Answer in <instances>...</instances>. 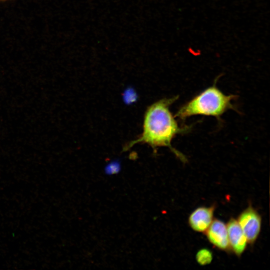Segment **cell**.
Here are the masks:
<instances>
[{
    "instance_id": "obj_1",
    "label": "cell",
    "mask_w": 270,
    "mask_h": 270,
    "mask_svg": "<svg viewBox=\"0 0 270 270\" xmlns=\"http://www.w3.org/2000/svg\"><path fill=\"white\" fill-rule=\"evenodd\" d=\"M178 99V96L164 98L150 106L144 115L142 134L128 143L124 150L138 144H146L154 150L160 147H168L180 160L186 162V158L172 145L178 135L186 134L190 129L188 126H179L170 112V106Z\"/></svg>"
},
{
    "instance_id": "obj_2",
    "label": "cell",
    "mask_w": 270,
    "mask_h": 270,
    "mask_svg": "<svg viewBox=\"0 0 270 270\" xmlns=\"http://www.w3.org/2000/svg\"><path fill=\"white\" fill-rule=\"evenodd\" d=\"M236 98L234 95H226L214 84L183 105L175 117L184 120L195 116H214L219 119L228 110H235L232 102Z\"/></svg>"
},
{
    "instance_id": "obj_4",
    "label": "cell",
    "mask_w": 270,
    "mask_h": 270,
    "mask_svg": "<svg viewBox=\"0 0 270 270\" xmlns=\"http://www.w3.org/2000/svg\"><path fill=\"white\" fill-rule=\"evenodd\" d=\"M206 232L208 240L214 247L226 252L231 250L227 225L224 222L214 220Z\"/></svg>"
},
{
    "instance_id": "obj_8",
    "label": "cell",
    "mask_w": 270,
    "mask_h": 270,
    "mask_svg": "<svg viewBox=\"0 0 270 270\" xmlns=\"http://www.w3.org/2000/svg\"><path fill=\"white\" fill-rule=\"evenodd\" d=\"M6 0H0V2H4V1H6Z\"/></svg>"
},
{
    "instance_id": "obj_6",
    "label": "cell",
    "mask_w": 270,
    "mask_h": 270,
    "mask_svg": "<svg viewBox=\"0 0 270 270\" xmlns=\"http://www.w3.org/2000/svg\"><path fill=\"white\" fill-rule=\"evenodd\" d=\"M226 225L230 250L237 256L240 257L248 244L247 238L237 220L232 218Z\"/></svg>"
},
{
    "instance_id": "obj_7",
    "label": "cell",
    "mask_w": 270,
    "mask_h": 270,
    "mask_svg": "<svg viewBox=\"0 0 270 270\" xmlns=\"http://www.w3.org/2000/svg\"><path fill=\"white\" fill-rule=\"evenodd\" d=\"M198 263L202 266L210 264L212 261V252L208 248H202L200 250L196 255Z\"/></svg>"
},
{
    "instance_id": "obj_5",
    "label": "cell",
    "mask_w": 270,
    "mask_h": 270,
    "mask_svg": "<svg viewBox=\"0 0 270 270\" xmlns=\"http://www.w3.org/2000/svg\"><path fill=\"white\" fill-rule=\"evenodd\" d=\"M215 206L200 207L190 215L188 224L190 228L198 232H206L214 220Z\"/></svg>"
},
{
    "instance_id": "obj_3",
    "label": "cell",
    "mask_w": 270,
    "mask_h": 270,
    "mask_svg": "<svg viewBox=\"0 0 270 270\" xmlns=\"http://www.w3.org/2000/svg\"><path fill=\"white\" fill-rule=\"evenodd\" d=\"M237 221L246 236L248 243L254 244L261 231L262 220L260 215L250 206L239 216Z\"/></svg>"
}]
</instances>
